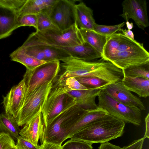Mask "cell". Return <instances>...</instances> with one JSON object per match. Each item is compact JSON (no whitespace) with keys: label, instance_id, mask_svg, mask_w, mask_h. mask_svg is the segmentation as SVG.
Here are the masks:
<instances>
[{"label":"cell","instance_id":"6da1fadb","mask_svg":"<svg viewBox=\"0 0 149 149\" xmlns=\"http://www.w3.org/2000/svg\"><path fill=\"white\" fill-rule=\"evenodd\" d=\"M101 59L123 70L132 65L149 62V53L143 43L122 33H116L107 37Z\"/></svg>","mask_w":149,"mask_h":149},{"label":"cell","instance_id":"7402d4cb","mask_svg":"<svg viewBox=\"0 0 149 149\" xmlns=\"http://www.w3.org/2000/svg\"><path fill=\"white\" fill-rule=\"evenodd\" d=\"M17 14L11 11L8 14H0V39L10 36L17 29Z\"/></svg>","mask_w":149,"mask_h":149},{"label":"cell","instance_id":"4fadbf2b","mask_svg":"<svg viewBox=\"0 0 149 149\" xmlns=\"http://www.w3.org/2000/svg\"><path fill=\"white\" fill-rule=\"evenodd\" d=\"M102 90L98 88H88L81 91H71L66 94L74 100L76 105L84 109H94L98 105L95 99Z\"/></svg>","mask_w":149,"mask_h":149},{"label":"cell","instance_id":"8992f818","mask_svg":"<svg viewBox=\"0 0 149 149\" xmlns=\"http://www.w3.org/2000/svg\"><path fill=\"white\" fill-rule=\"evenodd\" d=\"M60 64L59 61H51L40 65L32 70L26 69L23 79L25 92L22 105L37 87L57 78L60 71Z\"/></svg>","mask_w":149,"mask_h":149},{"label":"cell","instance_id":"e0dca14e","mask_svg":"<svg viewBox=\"0 0 149 149\" xmlns=\"http://www.w3.org/2000/svg\"><path fill=\"white\" fill-rule=\"evenodd\" d=\"M75 11L76 23L79 28L93 30L95 22L93 10L81 2L76 4Z\"/></svg>","mask_w":149,"mask_h":149},{"label":"cell","instance_id":"4dcf8cb0","mask_svg":"<svg viewBox=\"0 0 149 149\" xmlns=\"http://www.w3.org/2000/svg\"><path fill=\"white\" fill-rule=\"evenodd\" d=\"M62 149H93L92 144L77 140L70 139L62 146Z\"/></svg>","mask_w":149,"mask_h":149},{"label":"cell","instance_id":"7c38bea8","mask_svg":"<svg viewBox=\"0 0 149 149\" xmlns=\"http://www.w3.org/2000/svg\"><path fill=\"white\" fill-rule=\"evenodd\" d=\"M24 92V83L22 79L3 97L2 104L5 113L8 116L15 119L22 105Z\"/></svg>","mask_w":149,"mask_h":149},{"label":"cell","instance_id":"cb8c5ba5","mask_svg":"<svg viewBox=\"0 0 149 149\" xmlns=\"http://www.w3.org/2000/svg\"><path fill=\"white\" fill-rule=\"evenodd\" d=\"M10 57L12 61L21 63L30 70L47 62L37 59L17 49L11 53Z\"/></svg>","mask_w":149,"mask_h":149},{"label":"cell","instance_id":"2e32d148","mask_svg":"<svg viewBox=\"0 0 149 149\" xmlns=\"http://www.w3.org/2000/svg\"><path fill=\"white\" fill-rule=\"evenodd\" d=\"M56 47L64 50L72 57L86 61H91L102 58L101 53L85 42L81 44L73 46Z\"/></svg>","mask_w":149,"mask_h":149},{"label":"cell","instance_id":"8fae6325","mask_svg":"<svg viewBox=\"0 0 149 149\" xmlns=\"http://www.w3.org/2000/svg\"><path fill=\"white\" fill-rule=\"evenodd\" d=\"M102 90L127 106L138 108L141 111L146 110L145 107L141 100L125 88L121 80L109 84Z\"/></svg>","mask_w":149,"mask_h":149},{"label":"cell","instance_id":"f1b7e54d","mask_svg":"<svg viewBox=\"0 0 149 149\" xmlns=\"http://www.w3.org/2000/svg\"><path fill=\"white\" fill-rule=\"evenodd\" d=\"M26 0H0V7L13 11L17 15Z\"/></svg>","mask_w":149,"mask_h":149},{"label":"cell","instance_id":"30bf717a","mask_svg":"<svg viewBox=\"0 0 149 149\" xmlns=\"http://www.w3.org/2000/svg\"><path fill=\"white\" fill-rule=\"evenodd\" d=\"M123 13L120 15L126 21L132 19L143 30L149 26L146 0H125L122 3Z\"/></svg>","mask_w":149,"mask_h":149},{"label":"cell","instance_id":"9a60e30c","mask_svg":"<svg viewBox=\"0 0 149 149\" xmlns=\"http://www.w3.org/2000/svg\"><path fill=\"white\" fill-rule=\"evenodd\" d=\"M108 114L105 110L98 107L94 109H84L78 114L76 122L69 131L68 138L95 120Z\"/></svg>","mask_w":149,"mask_h":149},{"label":"cell","instance_id":"3957f363","mask_svg":"<svg viewBox=\"0 0 149 149\" xmlns=\"http://www.w3.org/2000/svg\"><path fill=\"white\" fill-rule=\"evenodd\" d=\"M83 109L72 99L56 118L44 127L40 139L41 143L45 141L61 145L68 139V132L76 122L77 115Z\"/></svg>","mask_w":149,"mask_h":149},{"label":"cell","instance_id":"d6a6232c","mask_svg":"<svg viewBox=\"0 0 149 149\" xmlns=\"http://www.w3.org/2000/svg\"><path fill=\"white\" fill-rule=\"evenodd\" d=\"M15 145L14 140L9 134L0 133V149H10Z\"/></svg>","mask_w":149,"mask_h":149},{"label":"cell","instance_id":"52a82bcc","mask_svg":"<svg viewBox=\"0 0 149 149\" xmlns=\"http://www.w3.org/2000/svg\"><path fill=\"white\" fill-rule=\"evenodd\" d=\"M98 107L103 109L108 114L124 122L140 126L142 123L141 111L139 108L122 104L102 90L97 96Z\"/></svg>","mask_w":149,"mask_h":149},{"label":"cell","instance_id":"277c9868","mask_svg":"<svg viewBox=\"0 0 149 149\" xmlns=\"http://www.w3.org/2000/svg\"><path fill=\"white\" fill-rule=\"evenodd\" d=\"M29 36L39 42L58 47L73 46L84 42L76 23L64 31L49 29L36 31Z\"/></svg>","mask_w":149,"mask_h":149},{"label":"cell","instance_id":"484cf974","mask_svg":"<svg viewBox=\"0 0 149 149\" xmlns=\"http://www.w3.org/2000/svg\"><path fill=\"white\" fill-rule=\"evenodd\" d=\"M81 84L89 88H98L102 90L110 83L100 78L93 77H75Z\"/></svg>","mask_w":149,"mask_h":149},{"label":"cell","instance_id":"44dd1931","mask_svg":"<svg viewBox=\"0 0 149 149\" xmlns=\"http://www.w3.org/2000/svg\"><path fill=\"white\" fill-rule=\"evenodd\" d=\"M79 30L84 41L102 54L106 43L107 37L93 30L80 29Z\"/></svg>","mask_w":149,"mask_h":149},{"label":"cell","instance_id":"d590c367","mask_svg":"<svg viewBox=\"0 0 149 149\" xmlns=\"http://www.w3.org/2000/svg\"><path fill=\"white\" fill-rule=\"evenodd\" d=\"M40 146V149H62L61 145L45 141Z\"/></svg>","mask_w":149,"mask_h":149},{"label":"cell","instance_id":"836d02e7","mask_svg":"<svg viewBox=\"0 0 149 149\" xmlns=\"http://www.w3.org/2000/svg\"><path fill=\"white\" fill-rule=\"evenodd\" d=\"M15 145L16 149H40V145H35L19 136Z\"/></svg>","mask_w":149,"mask_h":149},{"label":"cell","instance_id":"d6986e66","mask_svg":"<svg viewBox=\"0 0 149 149\" xmlns=\"http://www.w3.org/2000/svg\"><path fill=\"white\" fill-rule=\"evenodd\" d=\"M121 81L129 91L137 94L139 97L146 98L149 96V79L139 77L124 76Z\"/></svg>","mask_w":149,"mask_h":149},{"label":"cell","instance_id":"5bb4252c","mask_svg":"<svg viewBox=\"0 0 149 149\" xmlns=\"http://www.w3.org/2000/svg\"><path fill=\"white\" fill-rule=\"evenodd\" d=\"M44 125L41 112H40L20 130L19 135L23 138L35 145H38V141L42 134Z\"/></svg>","mask_w":149,"mask_h":149},{"label":"cell","instance_id":"ac0fdd59","mask_svg":"<svg viewBox=\"0 0 149 149\" xmlns=\"http://www.w3.org/2000/svg\"><path fill=\"white\" fill-rule=\"evenodd\" d=\"M57 0H26L17 14V16L41 13L48 15Z\"/></svg>","mask_w":149,"mask_h":149},{"label":"cell","instance_id":"f546056e","mask_svg":"<svg viewBox=\"0 0 149 149\" xmlns=\"http://www.w3.org/2000/svg\"><path fill=\"white\" fill-rule=\"evenodd\" d=\"M17 28L20 26H29L34 27L36 29L37 27V14H28L21 16H17Z\"/></svg>","mask_w":149,"mask_h":149},{"label":"cell","instance_id":"1f68e13d","mask_svg":"<svg viewBox=\"0 0 149 149\" xmlns=\"http://www.w3.org/2000/svg\"><path fill=\"white\" fill-rule=\"evenodd\" d=\"M62 81L69 91H81L89 88L81 84L75 77L68 78Z\"/></svg>","mask_w":149,"mask_h":149},{"label":"cell","instance_id":"7a4b0ae2","mask_svg":"<svg viewBox=\"0 0 149 149\" xmlns=\"http://www.w3.org/2000/svg\"><path fill=\"white\" fill-rule=\"evenodd\" d=\"M125 123L108 114L88 125L70 137L90 144L104 143L121 136Z\"/></svg>","mask_w":149,"mask_h":149},{"label":"cell","instance_id":"e575fe53","mask_svg":"<svg viewBox=\"0 0 149 149\" xmlns=\"http://www.w3.org/2000/svg\"><path fill=\"white\" fill-rule=\"evenodd\" d=\"M145 139L143 137L134 140L128 145L122 148L121 149H142Z\"/></svg>","mask_w":149,"mask_h":149},{"label":"cell","instance_id":"60d3db41","mask_svg":"<svg viewBox=\"0 0 149 149\" xmlns=\"http://www.w3.org/2000/svg\"><path fill=\"white\" fill-rule=\"evenodd\" d=\"M10 149H16V148L15 147V146L13 147V148H11Z\"/></svg>","mask_w":149,"mask_h":149},{"label":"cell","instance_id":"ffe728a7","mask_svg":"<svg viewBox=\"0 0 149 149\" xmlns=\"http://www.w3.org/2000/svg\"><path fill=\"white\" fill-rule=\"evenodd\" d=\"M38 45L43 52L47 62L53 61H62L71 56L64 50L59 48L37 42L29 36L25 41Z\"/></svg>","mask_w":149,"mask_h":149},{"label":"cell","instance_id":"5b68a950","mask_svg":"<svg viewBox=\"0 0 149 149\" xmlns=\"http://www.w3.org/2000/svg\"><path fill=\"white\" fill-rule=\"evenodd\" d=\"M56 78L54 80L41 111L45 127L56 118L72 99L66 94L69 91L63 81Z\"/></svg>","mask_w":149,"mask_h":149},{"label":"cell","instance_id":"74e56055","mask_svg":"<svg viewBox=\"0 0 149 149\" xmlns=\"http://www.w3.org/2000/svg\"><path fill=\"white\" fill-rule=\"evenodd\" d=\"M146 131L144 138H149V113H148L145 118Z\"/></svg>","mask_w":149,"mask_h":149},{"label":"cell","instance_id":"ba28073f","mask_svg":"<svg viewBox=\"0 0 149 149\" xmlns=\"http://www.w3.org/2000/svg\"><path fill=\"white\" fill-rule=\"evenodd\" d=\"M54 80L37 87L23 104L15 119L19 126L25 125L41 111Z\"/></svg>","mask_w":149,"mask_h":149},{"label":"cell","instance_id":"603a6c76","mask_svg":"<svg viewBox=\"0 0 149 149\" xmlns=\"http://www.w3.org/2000/svg\"><path fill=\"white\" fill-rule=\"evenodd\" d=\"M20 130L15 119L5 113L0 114V133L9 134L14 140L20 136Z\"/></svg>","mask_w":149,"mask_h":149},{"label":"cell","instance_id":"d4e9b609","mask_svg":"<svg viewBox=\"0 0 149 149\" xmlns=\"http://www.w3.org/2000/svg\"><path fill=\"white\" fill-rule=\"evenodd\" d=\"M124 76L139 77L149 79V62L132 65L123 70Z\"/></svg>","mask_w":149,"mask_h":149},{"label":"cell","instance_id":"83f0119b","mask_svg":"<svg viewBox=\"0 0 149 149\" xmlns=\"http://www.w3.org/2000/svg\"><path fill=\"white\" fill-rule=\"evenodd\" d=\"M37 15L36 31L41 32L49 29L59 30L53 23L48 15L41 13Z\"/></svg>","mask_w":149,"mask_h":149},{"label":"cell","instance_id":"8d00e7d4","mask_svg":"<svg viewBox=\"0 0 149 149\" xmlns=\"http://www.w3.org/2000/svg\"><path fill=\"white\" fill-rule=\"evenodd\" d=\"M121 148L108 142L102 143L98 149H121Z\"/></svg>","mask_w":149,"mask_h":149},{"label":"cell","instance_id":"4316f807","mask_svg":"<svg viewBox=\"0 0 149 149\" xmlns=\"http://www.w3.org/2000/svg\"><path fill=\"white\" fill-rule=\"evenodd\" d=\"M125 23L123 22L120 24L114 25H105L97 24L96 23L93 27V30L102 35L106 37L110 36L121 31Z\"/></svg>","mask_w":149,"mask_h":149},{"label":"cell","instance_id":"ab89813d","mask_svg":"<svg viewBox=\"0 0 149 149\" xmlns=\"http://www.w3.org/2000/svg\"><path fill=\"white\" fill-rule=\"evenodd\" d=\"M125 24L128 30H131L134 27L133 23L132 22L130 23L128 21H126Z\"/></svg>","mask_w":149,"mask_h":149},{"label":"cell","instance_id":"9c48e42d","mask_svg":"<svg viewBox=\"0 0 149 149\" xmlns=\"http://www.w3.org/2000/svg\"><path fill=\"white\" fill-rule=\"evenodd\" d=\"M75 0H57L48 15L53 23L60 31L67 29L76 23Z\"/></svg>","mask_w":149,"mask_h":149},{"label":"cell","instance_id":"f35d334b","mask_svg":"<svg viewBox=\"0 0 149 149\" xmlns=\"http://www.w3.org/2000/svg\"><path fill=\"white\" fill-rule=\"evenodd\" d=\"M122 34L128 38L132 40H135L134 38V34L133 32L130 30H127L122 29L121 31Z\"/></svg>","mask_w":149,"mask_h":149}]
</instances>
